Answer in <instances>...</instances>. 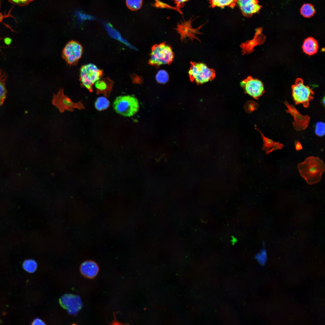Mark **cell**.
Segmentation results:
<instances>
[{
    "instance_id": "1",
    "label": "cell",
    "mask_w": 325,
    "mask_h": 325,
    "mask_svg": "<svg viewBox=\"0 0 325 325\" xmlns=\"http://www.w3.org/2000/svg\"><path fill=\"white\" fill-rule=\"evenodd\" d=\"M298 168L300 175L308 184L312 185L320 181L321 175L325 170V166L319 158L310 156L299 163Z\"/></svg>"
},
{
    "instance_id": "2",
    "label": "cell",
    "mask_w": 325,
    "mask_h": 325,
    "mask_svg": "<svg viewBox=\"0 0 325 325\" xmlns=\"http://www.w3.org/2000/svg\"><path fill=\"white\" fill-rule=\"evenodd\" d=\"M174 58L171 47L163 42L152 46L148 63L156 67L163 64L170 65L173 62Z\"/></svg>"
},
{
    "instance_id": "3",
    "label": "cell",
    "mask_w": 325,
    "mask_h": 325,
    "mask_svg": "<svg viewBox=\"0 0 325 325\" xmlns=\"http://www.w3.org/2000/svg\"><path fill=\"white\" fill-rule=\"evenodd\" d=\"M113 108L116 113L125 117L135 115L139 108L138 99L133 95L120 96L117 97L113 103Z\"/></svg>"
},
{
    "instance_id": "4",
    "label": "cell",
    "mask_w": 325,
    "mask_h": 325,
    "mask_svg": "<svg viewBox=\"0 0 325 325\" xmlns=\"http://www.w3.org/2000/svg\"><path fill=\"white\" fill-rule=\"evenodd\" d=\"M190 81L197 84H201L213 79L215 76L214 70L209 68L205 64L194 62H190L188 72Z\"/></svg>"
},
{
    "instance_id": "5",
    "label": "cell",
    "mask_w": 325,
    "mask_h": 325,
    "mask_svg": "<svg viewBox=\"0 0 325 325\" xmlns=\"http://www.w3.org/2000/svg\"><path fill=\"white\" fill-rule=\"evenodd\" d=\"M102 75V71L95 65L88 63L80 68L79 80L83 86L91 91L94 84L101 78Z\"/></svg>"
},
{
    "instance_id": "6",
    "label": "cell",
    "mask_w": 325,
    "mask_h": 325,
    "mask_svg": "<svg viewBox=\"0 0 325 325\" xmlns=\"http://www.w3.org/2000/svg\"><path fill=\"white\" fill-rule=\"evenodd\" d=\"M292 88V97L295 103L305 107L308 106L313 98L314 93L308 86L304 85L302 79L297 78Z\"/></svg>"
},
{
    "instance_id": "7",
    "label": "cell",
    "mask_w": 325,
    "mask_h": 325,
    "mask_svg": "<svg viewBox=\"0 0 325 325\" xmlns=\"http://www.w3.org/2000/svg\"><path fill=\"white\" fill-rule=\"evenodd\" d=\"M83 51V48L80 44L76 41H71L63 49L62 57L68 65H74L81 57Z\"/></svg>"
},
{
    "instance_id": "8",
    "label": "cell",
    "mask_w": 325,
    "mask_h": 325,
    "mask_svg": "<svg viewBox=\"0 0 325 325\" xmlns=\"http://www.w3.org/2000/svg\"><path fill=\"white\" fill-rule=\"evenodd\" d=\"M52 103L61 113L63 112L65 110L73 111L75 108L81 109L84 108L80 102H74L68 96L65 95L63 88H60L57 94L54 95Z\"/></svg>"
},
{
    "instance_id": "9",
    "label": "cell",
    "mask_w": 325,
    "mask_h": 325,
    "mask_svg": "<svg viewBox=\"0 0 325 325\" xmlns=\"http://www.w3.org/2000/svg\"><path fill=\"white\" fill-rule=\"evenodd\" d=\"M241 86L246 93L253 98L257 99L265 92L264 85L260 80L248 77L240 83Z\"/></svg>"
},
{
    "instance_id": "10",
    "label": "cell",
    "mask_w": 325,
    "mask_h": 325,
    "mask_svg": "<svg viewBox=\"0 0 325 325\" xmlns=\"http://www.w3.org/2000/svg\"><path fill=\"white\" fill-rule=\"evenodd\" d=\"M61 306L70 314L76 315L82 306V302L78 295L66 294L62 296L59 300Z\"/></svg>"
},
{
    "instance_id": "11",
    "label": "cell",
    "mask_w": 325,
    "mask_h": 325,
    "mask_svg": "<svg viewBox=\"0 0 325 325\" xmlns=\"http://www.w3.org/2000/svg\"><path fill=\"white\" fill-rule=\"evenodd\" d=\"M258 3V0H237V4L243 15L250 17L258 12L262 7Z\"/></svg>"
},
{
    "instance_id": "12",
    "label": "cell",
    "mask_w": 325,
    "mask_h": 325,
    "mask_svg": "<svg viewBox=\"0 0 325 325\" xmlns=\"http://www.w3.org/2000/svg\"><path fill=\"white\" fill-rule=\"evenodd\" d=\"M99 270L97 264L92 261H87L83 262L80 267V272L85 277L92 278L96 276Z\"/></svg>"
},
{
    "instance_id": "13",
    "label": "cell",
    "mask_w": 325,
    "mask_h": 325,
    "mask_svg": "<svg viewBox=\"0 0 325 325\" xmlns=\"http://www.w3.org/2000/svg\"><path fill=\"white\" fill-rule=\"evenodd\" d=\"M303 52L309 55L316 54L318 49L317 41L313 38L309 37L305 39L302 46Z\"/></svg>"
},
{
    "instance_id": "14",
    "label": "cell",
    "mask_w": 325,
    "mask_h": 325,
    "mask_svg": "<svg viewBox=\"0 0 325 325\" xmlns=\"http://www.w3.org/2000/svg\"><path fill=\"white\" fill-rule=\"evenodd\" d=\"M7 75L5 71L0 67V105H2L5 100L7 94L6 83Z\"/></svg>"
},
{
    "instance_id": "15",
    "label": "cell",
    "mask_w": 325,
    "mask_h": 325,
    "mask_svg": "<svg viewBox=\"0 0 325 325\" xmlns=\"http://www.w3.org/2000/svg\"><path fill=\"white\" fill-rule=\"evenodd\" d=\"M263 141L262 150L265 151L267 155L276 150L281 149L283 147V144L278 142H274L265 137L263 138Z\"/></svg>"
},
{
    "instance_id": "16",
    "label": "cell",
    "mask_w": 325,
    "mask_h": 325,
    "mask_svg": "<svg viewBox=\"0 0 325 325\" xmlns=\"http://www.w3.org/2000/svg\"><path fill=\"white\" fill-rule=\"evenodd\" d=\"M210 7L224 8L228 6L234 8L237 4V0H209Z\"/></svg>"
},
{
    "instance_id": "17",
    "label": "cell",
    "mask_w": 325,
    "mask_h": 325,
    "mask_svg": "<svg viewBox=\"0 0 325 325\" xmlns=\"http://www.w3.org/2000/svg\"><path fill=\"white\" fill-rule=\"evenodd\" d=\"M111 82L108 78L100 79L95 82V86L99 91H104L108 89Z\"/></svg>"
},
{
    "instance_id": "18",
    "label": "cell",
    "mask_w": 325,
    "mask_h": 325,
    "mask_svg": "<svg viewBox=\"0 0 325 325\" xmlns=\"http://www.w3.org/2000/svg\"><path fill=\"white\" fill-rule=\"evenodd\" d=\"M315 10L313 6L311 4H304L300 9L301 14L304 17L309 18L313 16L315 13Z\"/></svg>"
},
{
    "instance_id": "19",
    "label": "cell",
    "mask_w": 325,
    "mask_h": 325,
    "mask_svg": "<svg viewBox=\"0 0 325 325\" xmlns=\"http://www.w3.org/2000/svg\"><path fill=\"white\" fill-rule=\"evenodd\" d=\"M110 104V102L107 98L104 96H100L97 98L94 105L97 110L102 111L107 108Z\"/></svg>"
},
{
    "instance_id": "20",
    "label": "cell",
    "mask_w": 325,
    "mask_h": 325,
    "mask_svg": "<svg viewBox=\"0 0 325 325\" xmlns=\"http://www.w3.org/2000/svg\"><path fill=\"white\" fill-rule=\"evenodd\" d=\"M23 266L24 269L26 271L32 273L36 270L37 264L34 260L29 259L25 260L23 263Z\"/></svg>"
},
{
    "instance_id": "21",
    "label": "cell",
    "mask_w": 325,
    "mask_h": 325,
    "mask_svg": "<svg viewBox=\"0 0 325 325\" xmlns=\"http://www.w3.org/2000/svg\"><path fill=\"white\" fill-rule=\"evenodd\" d=\"M107 29L110 35L112 37L120 41L130 48H133L132 45L121 36L117 31L108 27Z\"/></svg>"
},
{
    "instance_id": "22",
    "label": "cell",
    "mask_w": 325,
    "mask_h": 325,
    "mask_svg": "<svg viewBox=\"0 0 325 325\" xmlns=\"http://www.w3.org/2000/svg\"><path fill=\"white\" fill-rule=\"evenodd\" d=\"M126 3L128 7L132 11L138 10L141 7L142 0H126Z\"/></svg>"
},
{
    "instance_id": "23",
    "label": "cell",
    "mask_w": 325,
    "mask_h": 325,
    "mask_svg": "<svg viewBox=\"0 0 325 325\" xmlns=\"http://www.w3.org/2000/svg\"><path fill=\"white\" fill-rule=\"evenodd\" d=\"M156 78L158 82L161 84H165L168 81L169 76L166 71L160 70L156 74Z\"/></svg>"
},
{
    "instance_id": "24",
    "label": "cell",
    "mask_w": 325,
    "mask_h": 325,
    "mask_svg": "<svg viewBox=\"0 0 325 325\" xmlns=\"http://www.w3.org/2000/svg\"><path fill=\"white\" fill-rule=\"evenodd\" d=\"M315 130L317 135L319 137L323 136L325 132L324 123L322 122H317L316 124Z\"/></svg>"
},
{
    "instance_id": "25",
    "label": "cell",
    "mask_w": 325,
    "mask_h": 325,
    "mask_svg": "<svg viewBox=\"0 0 325 325\" xmlns=\"http://www.w3.org/2000/svg\"><path fill=\"white\" fill-rule=\"evenodd\" d=\"M10 3L19 6H23L28 5L33 0H8Z\"/></svg>"
},
{
    "instance_id": "26",
    "label": "cell",
    "mask_w": 325,
    "mask_h": 325,
    "mask_svg": "<svg viewBox=\"0 0 325 325\" xmlns=\"http://www.w3.org/2000/svg\"><path fill=\"white\" fill-rule=\"evenodd\" d=\"M266 252L265 250H262L259 254L257 255V258L259 262L264 264L265 262L266 259Z\"/></svg>"
},
{
    "instance_id": "27",
    "label": "cell",
    "mask_w": 325,
    "mask_h": 325,
    "mask_svg": "<svg viewBox=\"0 0 325 325\" xmlns=\"http://www.w3.org/2000/svg\"><path fill=\"white\" fill-rule=\"evenodd\" d=\"M1 6V1L0 2V23L1 22H2L4 24H5L4 23H3V20L4 19V18H5L11 17H12L14 19L15 18L12 15H11V14H10L11 13V10H10V11H9V12L8 13V14H5V15L3 14L1 12V11H1V10H1L0 9Z\"/></svg>"
},
{
    "instance_id": "28",
    "label": "cell",
    "mask_w": 325,
    "mask_h": 325,
    "mask_svg": "<svg viewBox=\"0 0 325 325\" xmlns=\"http://www.w3.org/2000/svg\"><path fill=\"white\" fill-rule=\"evenodd\" d=\"M33 325H45V324L39 318H36L32 322Z\"/></svg>"
},
{
    "instance_id": "29",
    "label": "cell",
    "mask_w": 325,
    "mask_h": 325,
    "mask_svg": "<svg viewBox=\"0 0 325 325\" xmlns=\"http://www.w3.org/2000/svg\"><path fill=\"white\" fill-rule=\"evenodd\" d=\"M175 2L177 5L178 6H181V5L185 2L187 1L188 0H174Z\"/></svg>"
},
{
    "instance_id": "30",
    "label": "cell",
    "mask_w": 325,
    "mask_h": 325,
    "mask_svg": "<svg viewBox=\"0 0 325 325\" xmlns=\"http://www.w3.org/2000/svg\"><path fill=\"white\" fill-rule=\"evenodd\" d=\"M295 145L297 151L301 150L302 149V147L301 144L298 142L296 143Z\"/></svg>"
},
{
    "instance_id": "31",
    "label": "cell",
    "mask_w": 325,
    "mask_h": 325,
    "mask_svg": "<svg viewBox=\"0 0 325 325\" xmlns=\"http://www.w3.org/2000/svg\"><path fill=\"white\" fill-rule=\"evenodd\" d=\"M2 39H3V38H0V42L1 41ZM5 47L7 48V47H5V46H2L0 45V52H2L1 51V48H5Z\"/></svg>"
}]
</instances>
